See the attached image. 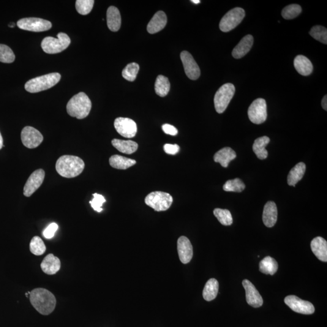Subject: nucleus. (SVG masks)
<instances>
[{"label": "nucleus", "mask_w": 327, "mask_h": 327, "mask_svg": "<svg viewBox=\"0 0 327 327\" xmlns=\"http://www.w3.org/2000/svg\"><path fill=\"white\" fill-rule=\"evenodd\" d=\"M30 302L41 315L51 314L55 309V296L50 291L43 288H35L29 294Z\"/></svg>", "instance_id": "obj_1"}, {"label": "nucleus", "mask_w": 327, "mask_h": 327, "mask_svg": "<svg viewBox=\"0 0 327 327\" xmlns=\"http://www.w3.org/2000/svg\"><path fill=\"white\" fill-rule=\"evenodd\" d=\"M85 164L81 158L72 155H63L57 160V172L64 178H73L83 172Z\"/></svg>", "instance_id": "obj_2"}, {"label": "nucleus", "mask_w": 327, "mask_h": 327, "mask_svg": "<svg viewBox=\"0 0 327 327\" xmlns=\"http://www.w3.org/2000/svg\"><path fill=\"white\" fill-rule=\"evenodd\" d=\"M92 108L91 100L84 92L73 96L67 105V111L70 116L82 119L89 115Z\"/></svg>", "instance_id": "obj_3"}, {"label": "nucleus", "mask_w": 327, "mask_h": 327, "mask_svg": "<svg viewBox=\"0 0 327 327\" xmlns=\"http://www.w3.org/2000/svg\"><path fill=\"white\" fill-rule=\"evenodd\" d=\"M61 80L59 73H51L31 79L25 84V89L30 93H38L46 91L56 85Z\"/></svg>", "instance_id": "obj_4"}, {"label": "nucleus", "mask_w": 327, "mask_h": 327, "mask_svg": "<svg viewBox=\"0 0 327 327\" xmlns=\"http://www.w3.org/2000/svg\"><path fill=\"white\" fill-rule=\"evenodd\" d=\"M70 42V38L66 34L60 32L57 35V38L52 37L44 38L42 48L46 54H58L69 47Z\"/></svg>", "instance_id": "obj_5"}, {"label": "nucleus", "mask_w": 327, "mask_h": 327, "mask_svg": "<svg viewBox=\"0 0 327 327\" xmlns=\"http://www.w3.org/2000/svg\"><path fill=\"white\" fill-rule=\"evenodd\" d=\"M173 198L169 193L153 192L145 198V203L157 212L166 211L173 203Z\"/></svg>", "instance_id": "obj_6"}, {"label": "nucleus", "mask_w": 327, "mask_h": 327, "mask_svg": "<svg viewBox=\"0 0 327 327\" xmlns=\"http://www.w3.org/2000/svg\"><path fill=\"white\" fill-rule=\"evenodd\" d=\"M235 87L233 84L227 83L220 87L215 95V108L218 113H222L232 99Z\"/></svg>", "instance_id": "obj_7"}, {"label": "nucleus", "mask_w": 327, "mask_h": 327, "mask_svg": "<svg viewBox=\"0 0 327 327\" xmlns=\"http://www.w3.org/2000/svg\"><path fill=\"white\" fill-rule=\"evenodd\" d=\"M245 15V10L241 7H235L228 11L220 21V31L223 32L231 31L241 23Z\"/></svg>", "instance_id": "obj_8"}, {"label": "nucleus", "mask_w": 327, "mask_h": 327, "mask_svg": "<svg viewBox=\"0 0 327 327\" xmlns=\"http://www.w3.org/2000/svg\"><path fill=\"white\" fill-rule=\"evenodd\" d=\"M248 116L253 123L261 124L267 118V103L263 98H258L253 102L248 110Z\"/></svg>", "instance_id": "obj_9"}, {"label": "nucleus", "mask_w": 327, "mask_h": 327, "mask_svg": "<svg viewBox=\"0 0 327 327\" xmlns=\"http://www.w3.org/2000/svg\"><path fill=\"white\" fill-rule=\"evenodd\" d=\"M19 28L32 32H44L51 29L50 21L38 18H22L17 22Z\"/></svg>", "instance_id": "obj_10"}, {"label": "nucleus", "mask_w": 327, "mask_h": 327, "mask_svg": "<svg viewBox=\"0 0 327 327\" xmlns=\"http://www.w3.org/2000/svg\"><path fill=\"white\" fill-rule=\"evenodd\" d=\"M284 302L291 310L301 314L312 315L315 311L314 306L311 302L304 301L296 296L290 295L286 297Z\"/></svg>", "instance_id": "obj_11"}, {"label": "nucleus", "mask_w": 327, "mask_h": 327, "mask_svg": "<svg viewBox=\"0 0 327 327\" xmlns=\"http://www.w3.org/2000/svg\"><path fill=\"white\" fill-rule=\"evenodd\" d=\"M21 138L23 145L28 149H35L43 141V136L39 131L31 126H27L21 131Z\"/></svg>", "instance_id": "obj_12"}, {"label": "nucleus", "mask_w": 327, "mask_h": 327, "mask_svg": "<svg viewBox=\"0 0 327 327\" xmlns=\"http://www.w3.org/2000/svg\"><path fill=\"white\" fill-rule=\"evenodd\" d=\"M114 126L117 132L124 138L135 137L137 133V125L132 119L127 118H117L114 120Z\"/></svg>", "instance_id": "obj_13"}, {"label": "nucleus", "mask_w": 327, "mask_h": 327, "mask_svg": "<svg viewBox=\"0 0 327 327\" xmlns=\"http://www.w3.org/2000/svg\"><path fill=\"white\" fill-rule=\"evenodd\" d=\"M183 64L185 74L192 80L200 78L201 71L193 56L187 51H182L180 54Z\"/></svg>", "instance_id": "obj_14"}, {"label": "nucleus", "mask_w": 327, "mask_h": 327, "mask_svg": "<svg viewBox=\"0 0 327 327\" xmlns=\"http://www.w3.org/2000/svg\"><path fill=\"white\" fill-rule=\"evenodd\" d=\"M45 177V171L43 169H38L29 176L24 185L23 194L26 197H30L43 184Z\"/></svg>", "instance_id": "obj_15"}, {"label": "nucleus", "mask_w": 327, "mask_h": 327, "mask_svg": "<svg viewBox=\"0 0 327 327\" xmlns=\"http://www.w3.org/2000/svg\"><path fill=\"white\" fill-rule=\"evenodd\" d=\"M242 285L246 293L247 304L254 308L261 307L263 305V299L255 285L248 279L242 281Z\"/></svg>", "instance_id": "obj_16"}, {"label": "nucleus", "mask_w": 327, "mask_h": 327, "mask_svg": "<svg viewBox=\"0 0 327 327\" xmlns=\"http://www.w3.org/2000/svg\"><path fill=\"white\" fill-rule=\"evenodd\" d=\"M177 249L180 261L184 264L189 263L193 258V246L187 237H179L177 242Z\"/></svg>", "instance_id": "obj_17"}, {"label": "nucleus", "mask_w": 327, "mask_h": 327, "mask_svg": "<svg viewBox=\"0 0 327 327\" xmlns=\"http://www.w3.org/2000/svg\"><path fill=\"white\" fill-rule=\"evenodd\" d=\"M277 219V209L273 201H269L264 206L263 220L264 225L271 228L276 224Z\"/></svg>", "instance_id": "obj_18"}, {"label": "nucleus", "mask_w": 327, "mask_h": 327, "mask_svg": "<svg viewBox=\"0 0 327 327\" xmlns=\"http://www.w3.org/2000/svg\"><path fill=\"white\" fill-rule=\"evenodd\" d=\"M167 18L163 11H158L147 25V31L149 34H154L162 31L167 24Z\"/></svg>", "instance_id": "obj_19"}, {"label": "nucleus", "mask_w": 327, "mask_h": 327, "mask_svg": "<svg viewBox=\"0 0 327 327\" xmlns=\"http://www.w3.org/2000/svg\"><path fill=\"white\" fill-rule=\"evenodd\" d=\"M41 268L45 273L48 275L56 274L61 268V261L53 254H49L43 259Z\"/></svg>", "instance_id": "obj_20"}, {"label": "nucleus", "mask_w": 327, "mask_h": 327, "mask_svg": "<svg viewBox=\"0 0 327 327\" xmlns=\"http://www.w3.org/2000/svg\"><path fill=\"white\" fill-rule=\"evenodd\" d=\"M311 249L314 255L321 261L327 262V242L325 239L318 236L311 242Z\"/></svg>", "instance_id": "obj_21"}, {"label": "nucleus", "mask_w": 327, "mask_h": 327, "mask_svg": "<svg viewBox=\"0 0 327 327\" xmlns=\"http://www.w3.org/2000/svg\"><path fill=\"white\" fill-rule=\"evenodd\" d=\"M253 37L252 35H247L241 40L238 45L234 48L232 55L234 58L239 59L244 57L249 53L252 48Z\"/></svg>", "instance_id": "obj_22"}, {"label": "nucleus", "mask_w": 327, "mask_h": 327, "mask_svg": "<svg viewBox=\"0 0 327 327\" xmlns=\"http://www.w3.org/2000/svg\"><path fill=\"white\" fill-rule=\"evenodd\" d=\"M236 158V152L230 147H224L214 155L215 162L219 163L222 167L227 168L229 163Z\"/></svg>", "instance_id": "obj_23"}, {"label": "nucleus", "mask_w": 327, "mask_h": 327, "mask_svg": "<svg viewBox=\"0 0 327 327\" xmlns=\"http://www.w3.org/2000/svg\"><path fill=\"white\" fill-rule=\"evenodd\" d=\"M107 24L109 29L112 32L119 31L121 25V14L118 8L110 6L107 11Z\"/></svg>", "instance_id": "obj_24"}, {"label": "nucleus", "mask_w": 327, "mask_h": 327, "mask_svg": "<svg viewBox=\"0 0 327 327\" xmlns=\"http://www.w3.org/2000/svg\"><path fill=\"white\" fill-rule=\"evenodd\" d=\"M294 66L297 72L302 76H309L312 73L313 66L310 60L304 55H298L294 58Z\"/></svg>", "instance_id": "obj_25"}, {"label": "nucleus", "mask_w": 327, "mask_h": 327, "mask_svg": "<svg viewBox=\"0 0 327 327\" xmlns=\"http://www.w3.org/2000/svg\"><path fill=\"white\" fill-rule=\"evenodd\" d=\"M306 170V165L305 163L301 162L297 164L289 172L287 178V183L290 186L295 187L298 182L303 178Z\"/></svg>", "instance_id": "obj_26"}, {"label": "nucleus", "mask_w": 327, "mask_h": 327, "mask_svg": "<svg viewBox=\"0 0 327 327\" xmlns=\"http://www.w3.org/2000/svg\"><path fill=\"white\" fill-rule=\"evenodd\" d=\"M111 144L119 152L125 154H132L137 151L138 148V144L131 140L125 141L113 139L111 141Z\"/></svg>", "instance_id": "obj_27"}, {"label": "nucleus", "mask_w": 327, "mask_h": 327, "mask_svg": "<svg viewBox=\"0 0 327 327\" xmlns=\"http://www.w3.org/2000/svg\"><path fill=\"white\" fill-rule=\"evenodd\" d=\"M270 141V138L266 136L258 138L255 141L253 145V151L259 159L265 160L268 157V152L266 147L268 145Z\"/></svg>", "instance_id": "obj_28"}, {"label": "nucleus", "mask_w": 327, "mask_h": 327, "mask_svg": "<svg viewBox=\"0 0 327 327\" xmlns=\"http://www.w3.org/2000/svg\"><path fill=\"white\" fill-rule=\"evenodd\" d=\"M136 161L118 155H113L109 159V164L113 168L125 170L136 164Z\"/></svg>", "instance_id": "obj_29"}, {"label": "nucleus", "mask_w": 327, "mask_h": 327, "mask_svg": "<svg viewBox=\"0 0 327 327\" xmlns=\"http://www.w3.org/2000/svg\"><path fill=\"white\" fill-rule=\"evenodd\" d=\"M219 290V283L215 278L210 279L204 288L203 296L207 301H212L217 298Z\"/></svg>", "instance_id": "obj_30"}, {"label": "nucleus", "mask_w": 327, "mask_h": 327, "mask_svg": "<svg viewBox=\"0 0 327 327\" xmlns=\"http://www.w3.org/2000/svg\"><path fill=\"white\" fill-rule=\"evenodd\" d=\"M278 269V264L274 258L266 256L260 263V271L266 274L273 275Z\"/></svg>", "instance_id": "obj_31"}, {"label": "nucleus", "mask_w": 327, "mask_h": 327, "mask_svg": "<svg viewBox=\"0 0 327 327\" xmlns=\"http://www.w3.org/2000/svg\"><path fill=\"white\" fill-rule=\"evenodd\" d=\"M170 84L168 79L164 75H158L155 84V92L161 97H165L170 91Z\"/></svg>", "instance_id": "obj_32"}, {"label": "nucleus", "mask_w": 327, "mask_h": 327, "mask_svg": "<svg viewBox=\"0 0 327 327\" xmlns=\"http://www.w3.org/2000/svg\"><path fill=\"white\" fill-rule=\"evenodd\" d=\"M214 214L222 225L228 226L232 224L233 218L228 210L215 209L214 211Z\"/></svg>", "instance_id": "obj_33"}, {"label": "nucleus", "mask_w": 327, "mask_h": 327, "mask_svg": "<svg viewBox=\"0 0 327 327\" xmlns=\"http://www.w3.org/2000/svg\"><path fill=\"white\" fill-rule=\"evenodd\" d=\"M46 250V247L42 238L39 236H34L30 242V251L36 256L44 254Z\"/></svg>", "instance_id": "obj_34"}, {"label": "nucleus", "mask_w": 327, "mask_h": 327, "mask_svg": "<svg viewBox=\"0 0 327 327\" xmlns=\"http://www.w3.org/2000/svg\"><path fill=\"white\" fill-rule=\"evenodd\" d=\"M245 185L239 178L228 180L223 185V190L225 192H242L245 189Z\"/></svg>", "instance_id": "obj_35"}, {"label": "nucleus", "mask_w": 327, "mask_h": 327, "mask_svg": "<svg viewBox=\"0 0 327 327\" xmlns=\"http://www.w3.org/2000/svg\"><path fill=\"white\" fill-rule=\"evenodd\" d=\"M140 70V65L136 62H132L127 65L122 72V75L125 80L134 81Z\"/></svg>", "instance_id": "obj_36"}, {"label": "nucleus", "mask_w": 327, "mask_h": 327, "mask_svg": "<svg viewBox=\"0 0 327 327\" xmlns=\"http://www.w3.org/2000/svg\"><path fill=\"white\" fill-rule=\"evenodd\" d=\"M310 35L315 40L324 45L327 44V30L325 27L315 26L313 27L309 32Z\"/></svg>", "instance_id": "obj_37"}, {"label": "nucleus", "mask_w": 327, "mask_h": 327, "mask_svg": "<svg viewBox=\"0 0 327 327\" xmlns=\"http://www.w3.org/2000/svg\"><path fill=\"white\" fill-rule=\"evenodd\" d=\"M302 12L301 5L290 4L283 8L282 11V17L285 20H291L297 17Z\"/></svg>", "instance_id": "obj_38"}, {"label": "nucleus", "mask_w": 327, "mask_h": 327, "mask_svg": "<svg viewBox=\"0 0 327 327\" xmlns=\"http://www.w3.org/2000/svg\"><path fill=\"white\" fill-rule=\"evenodd\" d=\"M94 0H77L76 1V9L81 15L89 14L94 7Z\"/></svg>", "instance_id": "obj_39"}, {"label": "nucleus", "mask_w": 327, "mask_h": 327, "mask_svg": "<svg viewBox=\"0 0 327 327\" xmlns=\"http://www.w3.org/2000/svg\"><path fill=\"white\" fill-rule=\"evenodd\" d=\"M15 59V54L12 49L6 45H0V62L11 63Z\"/></svg>", "instance_id": "obj_40"}, {"label": "nucleus", "mask_w": 327, "mask_h": 327, "mask_svg": "<svg viewBox=\"0 0 327 327\" xmlns=\"http://www.w3.org/2000/svg\"><path fill=\"white\" fill-rule=\"evenodd\" d=\"M93 196H94V198L89 202L93 209L97 212H102L103 209L102 207L103 204L106 203L105 197L102 195L98 194V193H94Z\"/></svg>", "instance_id": "obj_41"}, {"label": "nucleus", "mask_w": 327, "mask_h": 327, "mask_svg": "<svg viewBox=\"0 0 327 327\" xmlns=\"http://www.w3.org/2000/svg\"><path fill=\"white\" fill-rule=\"evenodd\" d=\"M58 226L56 223H52L45 229L43 231V236L46 239L53 238L55 234L56 231L58 230Z\"/></svg>", "instance_id": "obj_42"}, {"label": "nucleus", "mask_w": 327, "mask_h": 327, "mask_svg": "<svg viewBox=\"0 0 327 327\" xmlns=\"http://www.w3.org/2000/svg\"><path fill=\"white\" fill-rule=\"evenodd\" d=\"M179 149L178 144H165L164 146V150L168 155H176L179 152Z\"/></svg>", "instance_id": "obj_43"}, {"label": "nucleus", "mask_w": 327, "mask_h": 327, "mask_svg": "<svg viewBox=\"0 0 327 327\" xmlns=\"http://www.w3.org/2000/svg\"><path fill=\"white\" fill-rule=\"evenodd\" d=\"M162 129L164 132L166 133V134L171 136H175L178 133V131L175 127L168 124H164L162 126Z\"/></svg>", "instance_id": "obj_44"}, {"label": "nucleus", "mask_w": 327, "mask_h": 327, "mask_svg": "<svg viewBox=\"0 0 327 327\" xmlns=\"http://www.w3.org/2000/svg\"><path fill=\"white\" fill-rule=\"evenodd\" d=\"M322 106L326 111L327 110V96L325 95L324 97L323 100H322Z\"/></svg>", "instance_id": "obj_45"}, {"label": "nucleus", "mask_w": 327, "mask_h": 327, "mask_svg": "<svg viewBox=\"0 0 327 327\" xmlns=\"http://www.w3.org/2000/svg\"><path fill=\"white\" fill-rule=\"evenodd\" d=\"M2 147H3V140H2L1 133H0V150L2 149Z\"/></svg>", "instance_id": "obj_46"}, {"label": "nucleus", "mask_w": 327, "mask_h": 327, "mask_svg": "<svg viewBox=\"0 0 327 327\" xmlns=\"http://www.w3.org/2000/svg\"><path fill=\"white\" fill-rule=\"evenodd\" d=\"M192 1V2H193V3L195 4H199L201 2L200 0H192V1Z\"/></svg>", "instance_id": "obj_47"}, {"label": "nucleus", "mask_w": 327, "mask_h": 327, "mask_svg": "<svg viewBox=\"0 0 327 327\" xmlns=\"http://www.w3.org/2000/svg\"><path fill=\"white\" fill-rule=\"evenodd\" d=\"M15 24L14 23H11L9 24L10 27H14Z\"/></svg>", "instance_id": "obj_48"}]
</instances>
